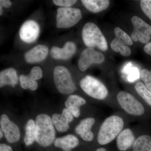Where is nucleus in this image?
Instances as JSON below:
<instances>
[{"label": "nucleus", "mask_w": 151, "mask_h": 151, "mask_svg": "<svg viewBox=\"0 0 151 151\" xmlns=\"http://www.w3.org/2000/svg\"><path fill=\"white\" fill-rule=\"evenodd\" d=\"M95 122V119L92 117L83 119L76 127V133L80 135L84 141L91 142L94 139V134L91 129Z\"/></svg>", "instance_id": "4468645a"}, {"label": "nucleus", "mask_w": 151, "mask_h": 151, "mask_svg": "<svg viewBox=\"0 0 151 151\" xmlns=\"http://www.w3.org/2000/svg\"><path fill=\"white\" fill-rule=\"evenodd\" d=\"M82 17L80 9L60 7L57 10L56 27L58 28H68L74 26Z\"/></svg>", "instance_id": "423d86ee"}, {"label": "nucleus", "mask_w": 151, "mask_h": 151, "mask_svg": "<svg viewBox=\"0 0 151 151\" xmlns=\"http://www.w3.org/2000/svg\"><path fill=\"white\" fill-rule=\"evenodd\" d=\"M73 119V115L67 108L63 109L61 114H53L52 118L53 125L60 133L68 131L69 128V123L72 122Z\"/></svg>", "instance_id": "ddd939ff"}, {"label": "nucleus", "mask_w": 151, "mask_h": 151, "mask_svg": "<svg viewBox=\"0 0 151 151\" xmlns=\"http://www.w3.org/2000/svg\"><path fill=\"white\" fill-rule=\"evenodd\" d=\"M76 50V45L73 42H67L63 48L53 46L50 51L52 58L55 59L67 60L75 54Z\"/></svg>", "instance_id": "2eb2a0df"}, {"label": "nucleus", "mask_w": 151, "mask_h": 151, "mask_svg": "<svg viewBox=\"0 0 151 151\" xmlns=\"http://www.w3.org/2000/svg\"><path fill=\"white\" fill-rule=\"evenodd\" d=\"M0 151H13V150L10 146L5 144H1Z\"/></svg>", "instance_id": "2f4dec72"}, {"label": "nucleus", "mask_w": 151, "mask_h": 151, "mask_svg": "<svg viewBox=\"0 0 151 151\" xmlns=\"http://www.w3.org/2000/svg\"><path fill=\"white\" fill-rule=\"evenodd\" d=\"M111 47L113 51L120 52L124 57L130 56L131 54V49L122 40L117 37L113 39L111 42Z\"/></svg>", "instance_id": "b1692460"}, {"label": "nucleus", "mask_w": 151, "mask_h": 151, "mask_svg": "<svg viewBox=\"0 0 151 151\" xmlns=\"http://www.w3.org/2000/svg\"><path fill=\"white\" fill-rule=\"evenodd\" d=\"M104 60L105 57L103 53L88 47L81 52L78 61V68L81 71H84L92 64H100Z\"/></svg>", "instance_id": "1a4fd4ad"}, {"label": "nucleus", "mask_w": 151, "mask_h": 151, "mask_svg": "<svg viewBox=\"0 0 151 151\" xmlns=\"http://www.w3.org/2000/svg\"><path fill=\"white\" fill-rule=\"evenodd\" d=\"M12 5V2L9 0H1L0 1V7L2 8L10 7Z\"/></svg>", "instance_id": "7c9ffc66"}, {"label": "nucleus", "mask_w": 151, "mask_h": 151, "mask_svg": "<svg viewBox=\"0 0 151 151\" xmlns=\"http://www.w3.org/2000/svg\"><path fill=\"white\" fill-rule=\"evenodd\" d=\"M53 79L57 89L62 94H70L76 90L70 72L64 66L55 67L53 71Z\"/></svg>", "instance_id": "20e7f679"}, {"label": "nucleus", "mask_w": 151, "mask_h": 151, "mask_svg": "<svg viewBox=\"0 0 151 151\" xmlns=\"http://www.w3.org/2000/svg\"><path fill=\"white\" fill-rule=\"evenodd\" d=\"M132 63H127L126 66H124V69L123 70V72L124 73H129L130 70L132 68Z\"/></svg>", "instance_id": "72a5a7b5"}, {"label": "nucleus", "mask_w": 151, "mask_h": 151, "mask_svg": "<svg viewBox=\"0 0 151 151\" xmlns=\"http://www.w3.org/2000/svg\"><path fill=\"white\" fill-rule=\"evenodd\" d=\"M133 151H151V137L142 135L135 140L133 145Z\"/></svg>", "instance_id": "5701e85b"}, {"label": "nucleus", "mask_w": 151, "mask_h": 151, "mask_svg": "<svg viewBox=\"0 0 151 151\" xmlns=\"http://www.w3.org/2000/svg\"><path fill=\"white\" fill-rule=\"evenodd\" d=\"M140 4L144 13L151 20V0H142Z\"/></svg>", "instance_id": "cd10ccee"}, {"label": "nucleus", "mask_w": 151, "mask_h": 151, "mask_svg": "<svg viewBox=\"0 0 151 151\" xmlns=\"http://www.w3.org/2000/svg\"><path fill=\"white\" fill-rule=\"evenodd\" d=\"M42 76V70L40 67H34L32 68L28 75H22L19 76L20 86L23 89H29L32 91H35L38 87L37 80L41 79Z\"/></svg>", "instance_id": "f8f14e48"}, {"label": "nucleus", "mask_w": 151, "mask_h": 151, "mask_svg": "<svg viewBox=\"0 0 151 151\" xmlns=\"http://www.w3.org/2000/svg\"><path fill=\"white\" fill-rule=\"evenodd\" d=\"M53 143L56 147L61 149L63 151H71L78 145L79 140L74 135L68 134L56 138Z\"/></svg>", "instance_id": "a211bd4d"}, {"label": "nucleus", "mask_w": 151, "mask_h": 151, "mask_svg": "<svg viewBox=\"0 0 151 151\" xmlns=\"http://www.w3.org/2000/svg\"><path fill=\"white\" fill-rule=\"evenodd\" d=\"M40 28L37 22L32 20L27 21L19 30V36L23 41L31 43L35 41L39 35Z\"/></svg>", "instance_id": "9b49d317"}, {"label": "nucleus", "mask_w": 151, "mask_h": 151, "mask_svg": "<svg viewBox=\"0 0 151 151\" xmlns=\"http://www.w3.org/2000/svg\"><path fill=\"white\" fill-rule=\"evenodd\" d=\"M36 141L43 147L50 146L55 140V132L51 117L45 114L38 115L35 120Z\"/></svg>", "instance_id": "f257e3e1"}, {"label": "nucleus", "mask_w": 151, "mask_h": 151, "mask_svg": "<svg viewBox=\"0 0 151 151\" xmlns=\"http://www.w3.org/2000/svg\"><path fill=\"white\" fill-rule=\"evenodd\" d=\"M81 1L87 10L94 13L106 9L110 4L108 0H82Z\"/></svg>", "instance_id": "412c9836"}, {"label": "nucleus", "mask_w": 151, "mask_h": 151, "mask_svg": "<svg viewBox=\"0 0 151 151\" xmlns=\"http://www.w3.org/2000/svg\"><path fill=\"white\" fill-rule=\"evenodd\" d=\"M48 53L47 47L43 45H38L25 54V60L29 63L40 62L46 58Z\"/></svg>", "instance_id": "dca6fc26"}, {"label": "nucleus", "mask_w": 151, "mask_h": 151, "mask_svg": "<svg viewBox=\"0 0 151 151\" xmlns=\"http://www.w3.org/2000/svg\"><path fill=\"white\" fill-rule=\"evenodd\" d=\"M18 82L16 70L12 68H6L0 72V87L11 85L14 87Z\"/></svg>", "instance_id": "aec40b11"}, {"label": "nucleus", "mask_w": 151, "mask_h": 151, "mask_svg": "<svg viewBox=\"0 0 151 151\" xmlns=\"http://www.w3.org/2000/svg\"><path fill=\"white\" fill-rule=\"evenodd\" d=\"M114 33L116 37L121 40L127 45H133V41L131 37L120 28H115L114 29Z\"/></svg>", "instance_id": "a878e982"}, {"label": "nucleus", "mask_w": 151, "mask_h": 151, "mask_svg": "<svg viewBox=\"0 0 151 151\" xmlns=\"http://www.w3.org/2000/svg\"><path fill=\"white\" fill-rule=\"evenodd\" d=\"M117 99L121 107L130 115L139 116L145 113L142 104L129 92L121 91L117 94Z\"/></svg>", "instance_id": "0eeeda50"}, {"label": "nucleus", "mask_w": 151, "mask_h": 151, "mask_svg": "<svg viewBox=\"0 0 151 151\" xmlns=\"http://www.w3.org/2000/svg\"><path fill=\"white\" fill-rule=\"evenodd\" d=\"M0 134H1V136H0V139H1L3 137V132L1 129H0Z\"/></svg>", "instance_id": "c9c22d12"}, {"label": "nucleus", "mask_w": 151, "mask_h": 151, "mask_svg": "<svg viewBox=\"0 0 151 151\" xmlns=\"http://www.w3.org/2000/svg\"><path fill=\"white\" fill-rule=\"evenodd\" d=\"M124 126V121L121 117L117 116L108 117L100 127L97 136L98 143L104 145L111 142L122 132Z\"/></svg>", "instance_id": "f03ea898"}, {"label": "nucleus", "mask_w": 151, "mask_h": 151, "mask_svg": "<svg viewBox=\"0 0 151 151\" xmlns=\"http://www.w3.org/2000/svg\"><path fill=\"white\" fill-rule=\"evenodd\" d=\"M96 151H107L106 150V149L104 148H99L97 149L96 150Z\"/></svg>", "instance_id": "f704fd0d"}, {"label": "nucleus", "mask_w": 151, "mask_h": 151, "mask_svg": "<svg viewBox=\"0 0 151 151\" xmlns=\"http://www.w3.org/2000/svg\"><path fill=\"white\" fill-rule=\"evenodd\" d=\"M53 3L56 6L62 7H70L76 3L77 1L75 0H53Z\"/></svg>", "instance_id": "c85d7f7f"}, {"label": "nucleus", "mask_w": 151, "mask_h": 151, "mask_svg": "<svg viewBox=\"0 0 151 151\" xmlns=\"http://www.w3.org/2000/svg\"><path fill=\"white\" fill-rule=\"evenodd\" d=\"M132 22L134 28L131 34L132 40L143 44L148 43L151 38V26L137 16L132 17Z\"/></svg>", "instance_id": "6e6552de"}, {"label": "nucleus", "mask_w": 151, "mask_h": 151, "mask_svg": "<svg viewBox=\"0 0 151 151\" xmlns=\"http://www.w3.org/2000/svg\"><path fill=\"white\" fill-rule=\"evenodd\" d=\"M24 142L27 146L32 145L36 141L35 123L32 119H29L25 126Z\"/></svg>", "instance_id": "4be33fe9"}, {"label": "nucleus", "mask_w": 151, "mask_h": 151, "mask_svg": "<svg viewBox=\"0 0 151 151\" xmlns=\"http://www.w3.org/2000/svg\"><path fill=\"white\" fill-rule=\"evenodd\" d=\"M141 78L145 83V86L151 92V70L143 69L140 73Z\"/></svg>", "instance_id": "bb28decb"}, {"label": "nucleus", "mask_w": 151, "mask_h": 151, "mask_svg": "<svg viewBox=\"0 0 151 151\" xmlns=\"http://www.w3.org/2000/svg\"><path fill=\"white\" fill-rule=\"evenodd\" d=\"M135 89L138 94L143 100L151 106V92L145 84L141 82H137L135 85Z\"/></svg>", "instance_id": "393cba45"}, {"label": "nucleus", "mask_w": 151, "mask_h": 151, "mask_svg": "<svg viewBox=\"0 0 151 151\" xmlns=\"http://www.w3.org/2000/svg\"><path fill=\"white\" fill-rule=\"evenodd\" d=\"M1 129L4 132L6 139L8 142H17L19 140L20 133L16 124L10 120L6 114H2L0 119Z\"/></svg>", "instance_id": "9d476101"}, {"label": "nucleus", "mask_w": 151, "mask_h": 151, "mask_svg": "<svg viewBox=\"0 0 151 151\" xmlns=\"http://www.w3.org/2000/svg\"><path fill=\"white\" fill-rule=\"evenodd\" d=\"M135 137L129 129L122 130L117 138L116 145L119 150L125 151L131 147L134 142Z\"/></svg>", "instance_id": "f3484780"}, {"label": "nucleus", "mask_w": 151, "mask_h": 151, "mask_svg": "<svg viewBox=\"0 0 151 151\" xmlns=\"http://www.w3.org/2000/svg\"><path fill=\"white\" fill-rule=\"evenodd\" d=\"M86 103V101L83 97L76 94H72L68 97L65 105L73 117L78 118L80 115V107Z\"/></svg>", "instance_id": "6ab92c4d"}, {"label": "nucleus", "mask_w": 151, "mask_h": 151, "mask_svg": "<svg viewBox=\"0 0 151 151\" xmlns=\"http://www.w3.org/2000/svg\"><path fill=\"white\" fill-rule=\"evenodd\" d=\"M82 37L85 45L88 47H97L102 51L108 50L107 40L99 28L93 23L89 22L82 30Z\"/></svg>", "instance_id": "7ed1b4c3"}, {"label": "nucleus", "mask_w": 151, "mask_h": 151, "mask_svg": "<svg viewBox=\"0 0 151 151\" xmlns=\"http://www.w3.org/2000/svg\"><path fill=\"white\" fill-rule=\"evenodd\" d=\"M81 89L90 97L103 100L108 96V90L100 80L91 76H86L80 81Z\"/></svg>", "instance_id": "39448f33"}, {"label": "nucleus", "mask_w": 151, "mask_h": 151, "mask_svg": "<svg viewBox=\"0 0 151 151\" xmlns=\"http://www.w3.org/2000/svg\"><path fill=\"white\" fill-rule=\"evenodd\" d=\"M139 73L137 68H132L131 70L129 73L128 79L129 81H133L139 78Z\"/></svg>", "instance_id": "c756f323"}, {"label": "nucleus", "mask_w": 151, "mask_h": 151, "mask_svg": "<svg viewBox=\"0 0 151 151\" xmlns=\"http://www.w3.org/2000/svg\"><path fill=\"white\" fill-rule=\"evenodd\" d=\"M144 50L147 54L151 56V42L146 44L144 46Z\"/></svg>", "instance_id": "473e14b6"}]
</instances>
